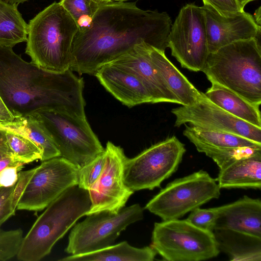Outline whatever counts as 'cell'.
I'll list each match as a JSON object with an SVG mask.
<instances>
[{
    "instance_id": "1",
    "label": "cell",
    "mask_w": 261,
    "mask_h": 261,
    "mask_svg": "<svg viewBox=\"0 0 261 261\" xmlns=\"http://www.w3.org/2000/svg\"><path fill=\"white\" fill-rule=\"evenodd\" d=\"M172 24L166 12L144 10L136 3H102L89 25L75 35L69 69L80 75H94L101 67L142 42L165 51Z\"/></svg>"
},
{
    "instance_id": "2",
    "label": "cell",
    "mask_w": 261,
    "mask_h": 261,
    "mask_svg": "<svg viewBox=\"0 0 261 261\" xmlns=\"http://www.w3.org/2000/svg\"><path fill=\"white\" fill-rule=\"evenodd\" d=\"M84 82L70 69L44 71L0 45V95L16 119L41 110L86 118Z\"/></svg>"
},
{
    "instance_id": "3",
    "label": "cell",
    "mask_w": 261,
    "mask_h": 261,
    "mask_svg": "<svg viewBox=\"0 0 261 261\" xmlns=\"http://www.w3.org/2000/svg\"><path fill=\"white\" fill-rule=\"evenodd\" d=\"M78 27L60 2H54L32 19L25 54L38 68L60 73L70 68L72 43Z\"/></svg>"
},
{
    "instance_id": "4",
    "label": "cell",
    "mask_w": 261,
    "mask_h": 261,
    "mask_svg": "<svg viewBox=\"0 0 261 261\" xmlns=\"http://www.w3.org/2000/svg\"><path fill=\"white\" fill-rule=\"evenodd\" d=\"M260 41L255 38L237 41L209 53L202 71L211 83L224 87L260 106Z\"/></svg>"
},
{
    "instance_id": "5",
    "label": "cell",
    "mask_w": 261,
    "mask_h": 261,
    "mask_svg": "<svg viewBox=\"0 0 261 261\" xmlns=\"http://www.w3.org/2000/svg\"><path fill=\"white\" fill-rule=\"evenodd\" d=\"M88 190L77 185L52 201L23 238L16 257L22 261H39L49 254L61 239L91 207Z\"/></svg>"
},
{
    "instance_id": "6",
    "label": "cell",
    "mask_w": 261,
    "mask_h": 261,
    "mask_svg": "<svg viewBox=\"0 0 261 261\" xmlns=\"http://www.w3.org/2000/svg\"><path fill=\"white\" fill-rule=\"evenodd\" d=\"M150 246L168 261L205 260L220 252L213 232L200 229L186 219L154 223Z\"/></svg>"
},
{
    "instance_id": "7",
    "label": "cell",
    "mask_w": 261,
    "mask_h": 261,
    "mask_svg": "<svg viewBox=\"0 0 261 261\" xmlns=\"http://www.w3.org/2000/svg\"><path fill=\"white\" fill-rule=\"evenodd\" d=\"M43 124L60 152V156L79 168L105 151L86 118L54 110L32 114Z\"/></svg>"
},
{
    "instance_id": "8",
    "label": "cell",
    "mask_w": 261,
    "mask_h": 261,
    "mask_svg": "<svg viewBox=\"0 0 261 261\" xmlns=\"http://www.w3.org/2000/svg\"><path fill=\"white\" fill-rule=\"evenodd\" d=\"M220 191L216 179L200 170L169 183L148 201L145 208L163 221L178 219L218 198Z\"/></svg>"
},
{
    "instance_id": "9",
    "label": "cell",
    "mask_w": 261,
    "mask_h": 261,
    "mask_svg": "<svg viewBox=\"0 0 261 261\" xmlns=\"http://www.w3.org/2000/svg\"><path fill=\"white\" fill-rule=\"evenodd\" d=\"M143 210L139 204H135L124 206L117 213L102 211L87 215L73 227L65 251L77 255L113 245L128 226L143 219Z\"/></svg>"
},
{
    "instance_id": "10",
    "label": "cell",
    "mask_w": 261,
    "mask_h": 261,
    "mask_svg": "<svg viewBox=\"0 0 261 261\" xmlns=\"http://www.w3.org/2000/svg\"><path fill=\"white\" fill-rule=\"evenodd\" d=\"M185 152V145L173 136L133 158H127L124 167L125 185L134 191L160 188L176 172Z\"/></svg>"
},
{
    "instance_id": "11",
    "label": "cell",
    "mask_w": 261,
    "mask_h": 261,
    "mask_svg": "<svg viewBox=\"0 0 261 261\" xmlns=\"http://www.w3.org/2000/svg\"><path fill=\"white\" fill-rule=\"evenodd\" d=\"M167 47L182 67L202 71L210 53L202 7L189 4L182 7L172 24Z\"/></svg>"
},
{
    "instance_id": "12",
    "label": "cell",
    "mask_w": 261,
    "mask_h": 261,
    "mask_svg": "<svg viewBox=\"0 0 261 261\" xmlns=\"http://www.w3.org/2000/svg\"><path fill=\"white\" fill-rule=\"evenodd\" d=\"M79 170L61 156L43 161L36 167L16 210L39 211L45 208L68 189L77 185Z\"/></svg>"
},
{
    "instance_id": "13",
    "label": "cell",
    "mask_w": 261,
    "mask_h": 261,
    "mask_svg": "<svg viewBox=\"0 0 261 261\" xmlns=\"http://www.w3.org/2000/svg\"><path fill=\"white\" fill-rule=\"evenodd\" d=\"M175 126L190 125L203 129L239 135L261 144V128L240 119L211 102L201 92L193 105L173 109Z\"/></svg>"
},
{
    "instance_id": "14",
    "label": "cell",
    "mask_w": 261,
    "mask_h": 261,
    "mask_svg": "<svg viewBox=\"0 0 261 261\" xmlns=\"http://www.w3.org/2000/svg\"><path fill=\"white\" fill-rule=\"evenodd\" d=\"M105 149L106 163L100 177L88 190L91 204L86 216L102 211L117 213L134 192L124 182L127 158L123 148L108 141Z\"/></svg>"
},
{
    "instance_id": "15",
    "label": "cell",
    "mask_w": 261,
    "mask_h": 261,
    "mask_svg": "<svg viewBox=\"0 0 261 261\" xmlns=\"http://www.w3.org/2000/svg\"><path fill=\"white\" fill-rule=\"evenodd\" d=\"M202 7L210 53L235 41L253 38L260 40L261 27L250 14L243 11L224 16L208 6Z\"/></svg>"
},
{
    "instance_id": "16",
    "label": "cell",
    "mask_w": 261,
    "mask_h": 261,
    "mask_svg": "<svg viewBox=\"0 0 261 261\" xmlns=\"http://www.w3.org/2000/svg\"><path fill=\"white\" fill-rule=\"evenodd\" d=\"M150 45L145 42L136 44L109 63L121 67L136 76L150 95L151 103L169 102L179 104L151 62Z\"/></svg>"
},
{
    "instance_id": "17",
    "label": "cell",
    "mask_w": 261,
    "mask_h": 261,
    "mask_svg": "<svg viewBox=\"0 0 261 261\" xmlns=\"http://www.w3.org/2000/svg\"><path fill=\"white\" fill-rule=\"evenodd\" d=\"M94 75L114 97L129 108L152 103V98L142 82L133 73L108 63L98 69Z\"/></svg>"
},
{
    "instance_id": "18",
    "label": "cell",
    "mask_w": 261,
    "mask_h": 261,
    "mask_svg": "<svg viewBox=\"0 0 261 261\" xmlns=\"http://www.w3.org/2000/svg\"><path fill=\"white\" fill-rule=\"evenodd\" d=\"M215 229H229L261 237V201L244 195L233 202L216 207Z\"/></svg>"
},
{
    "instance_id": "19",
    "label": "cell",
    "mask_w": 261,
    "mask_h": 261,
    "mask_svg": "<svg viewBox=\"0 0 261 261\" xmlns=\"http://www.w3.org/2000/svg\"><path fill=\"white\" fill-rule=\"evenodd\" d=\"M220 188H261V150L236 160L219 169Z\"/></svg>"
},
{
    "instance_id": "20",
    "label": "cell",
    "mask_w": 261,
    "mask_h": 261,
    "mask_svg": "<svg viewBox=\"0 0 261 261\" xmlns=\"http://www.w3.org/2000/svg\"><path fill=\"white\" fill-rule=\"evenodd\" d=\"M149 55L155 69L177 98L179 104L189 106L194 103L201 95V92L170 61L165 51L150 45Z\"/></svg>"
},
{
    "instance_id": "21",
    "label": "cell",
    "mask_w": 261,
    "mask_h": 261,
    "mask_svg": "<svg viewBox=\"0 0 261 261\" xmlns=\"http://www.w3.org/2000/svg\"><path fill=\"white\" fill-rule=\"evenodd\" d=\"M183 135L196 149L208 157L218 152L231 148L261 146V144L243 137L221 132L185 125Z\"/></svg>"
},
{
    "instance_id": "22",
    "label": "cell",
    "mask_w": 261,
    "mask_h": 261,
    "mask_svg": "<svg viewBox=\"0 0 261 261\" xmlns=\"http://www.w3.org/2000/svg\"><path fill=\"white\" fill-rule=\"evenodd\" d=\"M219 250L230 260H261V237L229 229H215Z\"/></svg>"
},
{
    "instance_id": "23",
    "label": "cell",
    "mask_w": 261,
    "mask_h": 261,
    "mask_svg": "<svg viewBox=\"0 0 261 261\" xmlns=\"http://www.w3.org/2000/svg\"><path fill=\"white\" fill-rule=\"evenodd\" d=\"M211 84L204 93L211 102L233 116L261 128L260 106L249 102L224 87Z\"/></svg>"
},
{
    "instance_id": "24",
    "label": "cell",
    "mask_w": 261,
    "mask_h": 261,
    "mask_svg": "<svg viewBox=\"0 0 261 261\" xmlns=\"http://www.w3.org/2000/svg\"><path fill=\"white\" fill-rule=\"evenodd\" d=\"M156 251L150 246L136 248L123 241L101 249L84 254L71 255L62 261H152Z\"/></svg>"
},
{
    "instance_id": "25",
    "label": "cell",
    "mask_w": 261,
    "mask_h": 261,
    "mask_svg": "<svg viewBox=\"0 0 261 261\" xmlns=\"http://www.w3.org/2000/svg\"><path fill=\"white\" fill-rule=\"evenodd\" d=\"M28 28L17 5L0 0V45L13 47L26 41Z\"/></svg>"
},
{
    "instance_id": "26",
    "label": "cell",
    "mask_w": 261,
    "mask_h": 261,
    "mask_svg": "<svg viewBox=\"0 0 261 261\" xmlns=\"http://www.w3.org/2000/svg\"><path fill=\"white\" fill-rule=\"evenodd\" d=\"M18 128L25 133L42 152L41 161L60 156V152L42 122L33 115L19 119Z\"/></svg>"
},
{
    "instance_id": "27",
    "label": "cell",
    "mask_w": 261,
    "mask_h": 261,
    "mask_svg": "<svg viewBox=\"0 0 261 261\" xmlns=\"http://www.w3.org/2000/svg\"><path fill=\"white\" fill-rule=\"evenodd\" d=\"M18 121L17 125L10 127L7 133L8 143L13 158L23 165L41 160V150L25 133L18 128Z\"/></svg>"
},
{
    "instance_id": "28",
    "label": "cell",
    "mask_w": 261,
    "mask_h": 261,
    "mask_svg": "<svg viewBox=\"0 0 261 261\" xmlns=\"http://www.w3.org/2000/svg\"><path fill=\"white\" fill-rule=\"evenodd\" d=\"M60 3L75 22L78 31L89 25L102 4L95 0H61Z\"/></svg>"
},
{
    "instance_id": "29",
    "label": "cell",
    "mask_w": 261,
    "mask_h": 261,
    "mask_svg": "<svg viewBox=\"0 0 261 261\" xmlns=\"http://www.w3.org/2000/svg\"><path fill=\"white\" fill-rule=\"evenodd\" d=\"M105 151L94 159L79 168L77 186L89 190L98 180L103 171L106 163Z\"/></svg>"
},
{
    "instance_id": "30",
    "label": "cell",
    "mask_w": 261,
    "mask_h": 261,
    "mask_svg": "<svg viewBox=\"0 0 261 261\" xmlns=\"http://www.w3.org/2000/svg\"><path fill=\"white\" fill-rule=\"evenodd\" d=\"M20 228L4 230L0 228V260L5 261L16 256L22 239Z\"/></svg>"
},
{
    "instance_id": "31",
    "label": "cell",
    "mask_w": 261,
    "mask_h": 261,
    "mask_svg": "<svg viewBox=\"0 0 261 261\" xmlns=\"http://www.w3.org/2000/svg\"><path fill=\"white\" fill-rule=\"evenodd\" d=\"M217 216L216 207L204 209L199 207L192 211L186 220L200 229L213 232Z\"/></svg>"
},
{
    "instance_id": "32",
    "label": "cell",
    "mask_w": 261,
    "mask_h": 261,
    "mask_svg": "<svg viewBox=\"0 0 261 261\" xmlns=\"http://www.w3.org/2000/svg\"><path fill=\"white\" fill-rule=\"evenodd\" d=\"M15 185L0 186V227L11 217L15 215L16 210L12 205V197Z\"/></svg>"
},
{
    "instance_id": "33",
    "label": "cell",
    "mask_w": 261,
    "mask_h": 261,
    "mask_svg": "<svg viewBox=\"0 0 261 261\" xmlns=\"http://www.w3.org/2000/svg\"><path fill=\"white\" fill-rule=\"evenodd\" d=\"M205 6L211 7L222 15L226 16L244 11L237 0H202Z\"/></svg>"
},
{
    "instance_id": "34",
    "label": "cell",
    "mask_w": 261,
    "mask_h": 261,
    "mask_svg": "<svg viewBox=\"0 0 261 261\" xmlns=\"http://www.w3.org/2000/svg\"><path fill=\"white\" fill-rule=\"evenodd\" d=\"M36 169V167L28 170L20 171L18 172V179L15 185L12 197V205L15 210H16L19 200Z\"/></svg>"
},
{
    "instance_id": "35",
    "label": "cell",
    "mask_w": 261,
    "mask_h": 261,
    "mask_svg": "<svg viewBox=\"0 0 261 261\" xmlns=\"http://www.w3.org/2000/svg\"><path fill=\"white\" fill-rule=\"evenodd\" d=\"M23 165H18L6 168L0 172V186H11L16 184L18 172Z\"/></svg>"
},
{
    "instance_id": "36",
    "label": "cell",
    "mask_w": 261,
    "mask_h": 261,
    "mask_svg": "<svg viewBox=\"0 0 261 261\" xmlns=\"http://www.w3.org/2000/svg\"><path fill=\"white\" fill-rule=\"evenodd\" d=\"M17 122L16 120L12 124L0 123V159L7 156H13L8 143L7 133L10 127L15 126Z\"/></svg>"
},
{
    "instance_id": "37",
    "label": "cell",
    "mask_w": 261,
    "mask_h": 261,
    "mask_svg": "<svg viewBox=\"0 0 261 261\" xmlns=\"http://www.w3.org/2000/svg\"><path fill=\"white\" fill-rule=\"evenodd\" d=\"M17 119L7 108L0 95V123L12 124Z\"/></svg>"
},
{
    "instance_id": "38",
    "label": "cell",
    "mask_w": 261,
    "mask_h": 261,
    "mask_svg": "<svg viewBox=\"0 0 261 261\" xmlns=\"http://www.w3.org/2000/svg\"><path fill=\"white\" fill-rule=\"evenodd\" d=\"M23 165L16 161L13 156H7L0 159V172L8 167Z\"/></svg>"
},
{
    "instance_id": "39",
    "label": "cell",
    "mask_w": 261,
    "mask_h": 261,
    "mask_svg": "<svg viewBox=\"0 0 261 261\" xmlns=\"http://www.w3.org/2000/svg\"><path fill=\"white\" fill-rule=\"evenodd\" d=\"M260 7H259L255 12L253 18L256 23L260 26Z\"/></svg>"
},
{
    "instance_id": "40",
    "label": "cell",
    "mask_w": 261,
    "mask_h": 261,
    "mask_svg": "<svg viewBox=\"0 0 261 261\" xmlns=\"http://www.w3.org/2000/svg\"><path fill=\"white\" fill-rule=\"evenodd\" d=\"M255 0H237L242 9H244L245 5L248 3Z\"/></svg>"
},
{
    "instance_id": "41",
    "label": "cell",
    "mask_w": 261,
    "mask_h": 261,
    "mask_svg": "<svg viewBox=\"0 0 261 261\" xmlns=\"http://www.w3.org/2000/svg\"><path fill=\"white\" fill-rule=\"evenodd\" d=\"M7 2H9L11 4H14L16 5H18L20 3H23L24 2L28 1L29 0H4Z\"/></svg>"
},
{
    "instance_id": "42",
    "label": "cell",
    "mask_w": 261,
    "mask_h": 261,
    "mask_svg": "<svg viewBox=\"0 0 261 261\" xmlns=\"http://www.w3.org/2000/svg\"><path fill=\"white\" fill-rule=\"evenodd\" d=\"M95 1L99 2L100 3H109V2H112V0H95Z\"/></svg>"
},
{
    "instance_id": "43",
    "label": "cell",
    "mask_w": 261,
    "mask_h": 261,
    "mask_svg": "<svg viewBox=\"0 0 261 261\" xmlns=\"http://www.w3.org/2000/svg\"><path fill=\"white\" fill-rule=\"evenodd\" d=\"M112 2H125L128 0H112Z\"/></svg>"
}]
</instances>
